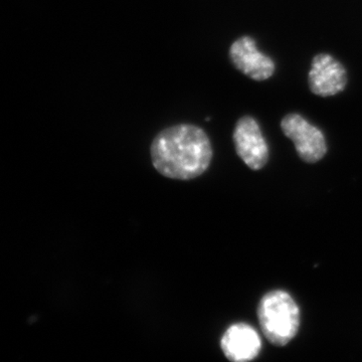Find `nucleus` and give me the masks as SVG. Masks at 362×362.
Instances as JSON below:
<instances>
[{"mask_svg": "<svg viewBox=\"0 0 362 362\" xmlns=\"http://www.w3.org/2000/svg\"><path fill=\"white\" fill-rule=\"evenodd\" d=\"M235 151L245 164L259 170L266 165L269 148L259 123L251 116H244L238 121L233 131Z\"/></svg>", "mask_w": 362, "mask_h": 362, "instance_id": "nucleus-4", "label": "nucleus"}, {"mask_svg": "<svg viewBox=\"0 0 362 362\" xmlns=\"http://www.w3.org/2000/svg\"><path fill=\"white\" fill-rule=\"evenodd\" d=\"M221 347L228 361L244 362L259 356L262 340L258 332L246 323H235L226 330Z\"/></svg>", "mask_w": 362, "mask_h": 362, "instance_id": "nucleus-7", "label": "nucleus"}, {"mask_svg": "<svg viewBox=\"0 0 362 362\" xmlns=\"http://www.w3.org/2000/svg\"><path fill=\"white\" fill-rule=\"evenodd\" d=\"M230 62L235 68L255 81H265L275 73V63L257 47L256 40L249 35L233 42L230 49Z\"/></svg>", "mask_w": 362, "mask_h": 362, "instance_id": "nucleus-6", "label": "nucleus"}, {"mask_svg": "<svg viewBox=\"0 0 362 362\" xmlns=\"http://www.w3.org/2000/svg\"><path fill=\"white\" fill-rule=\"evenodd\" d=\"M259 326L272 344L284 346L296 337L300 326L299 307L287 292L267 293L258 306Z\"/></svg>", "mask_w": 362, "mask_h": 362, "instance_id": "nucleus-2", "label": "nucleus"}, {"mask_svg": "<svg viewBox=\"0 0 362 362\" xmlns=\"http://www.w3.org/2000/svg\"><path fill=\"white\" fill-rule=\"evenodd\" d=\"M152 164L170 180H190L207 170L213 159L209 136L199 126L178 124L162 130L150 148Z\"/></svg>", "mask_w": 362, "mask_h": 362, "instance_id": "nucleus-1", "label": "nucleus"}, {"mask_svg": "<svg viewBox=\"0 0 362 362\" xmlns=\"http://www.w3.org/2000/svg\"><path fill=\"white\" fill-rule=\"evenodd\" d=\"M308 84L311 92L317 96H334L344 90L346 87V70L331 54L325 52L316 54L312 59Z\"/></svg>", "mask_w": 362, "mask_h": 362, "instance_id": "nucleus-5", "label": "nucleus"}, {"mask_svg": "<svg viewBox=\"0 0 362 362\" xmlns=\"http://www.w3.org/2000/svg\"><path fill=\"white\" fill-rule=\"evenodd\" d=\"M281 128L294 143L295 149L302 160L307 163H315L325 156L327 144L322 131L299 114L286 115L281 121Z\"/></svg>", "mask_w": 362, "mask_h": 362, "instance_id": "nucleus-3", "label": "nucleus"}]
</instances>
